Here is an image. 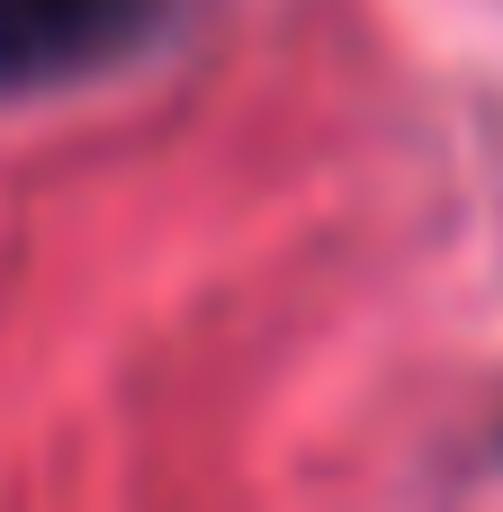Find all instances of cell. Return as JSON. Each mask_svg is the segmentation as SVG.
<instances>
[{
  "mask_svg": "<svg viewBox=\"0 0 503 512\" xmlns=\"http://www.w3.org/2000/svg\"><path fill=\"white\" fill-rule=\"evenodd\" d=\"M171 0H0V108L144 54Z\"/></svg>",
  "mask_w": 503,
  "mask_h": 512,
  "instance_id": "cell-1",
  "label": "cell"
}]
</instances>
